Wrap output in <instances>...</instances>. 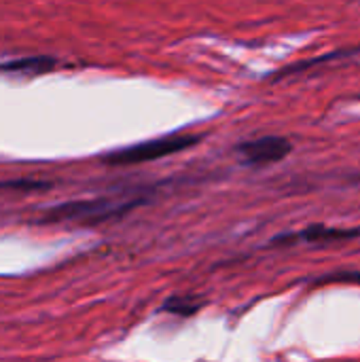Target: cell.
Returning a JSON list of instances; mask_svg holds the SVG:
<instances>
[{
    "mask_svg": "<svg viewBox=\"0 0 360 362\" xmlns=\"http://www.w3.org/2000/svg\"><path fill=\"white\" fill-rule=\"evenodd\" d=\"M199 308H202L199 303H193L191 299L185 297V299H170V301H166V308H163V310L174 312V314H180V316H191V314H195Z\"/></svg>",
    "mask_w": 360,
    "mask_h": 362,
    "instance_id": "8992f818",
    "label": "cell"
},
{
    "mask_svg": "<svg viewBox=\"0 0 360 362\" xmlns=\"http://www.w3.org/2000/svg\"><path fill=\"white\" fill-rule=\"evenodd\" d=\"M55 66L53 57L47 55H32V57H19L11 62L0 64V74H13V76H36L42 72H51Z\"/></svg>",
    "mask_w": 360,
    "mask_h": 362,
    "instance_id": "5b68a950",
    "label": "cell"
},
{
    "mask_svg": "<svg viewBox=\"0 0 360 362\" xmlns=\"http://www.w3.org/2000/svg\"><path fill=\"white\" fill-rule=\"evenodd\" d=\"M140 204V197H100V199H87V202H66L62 206L51 208L45 218L47 223L57 221H72L83 225H95L110 218H119L132 208Z\"/></svg>",
    "mask_w": 360,
    "mask_h": 362,
    "instance_id": "6da1fadb",
    "label": "cell"
},
{
    "mask_svg": "<svg viewBox=\"0 0 360 362\" xmlns=\"http://www.w3.org/2000/svg\"><path fill=\"white\" fill-rule=\"evenodd\" d=\"M202 140L199 134H170L153 140H144L119 151H112L104 157V163L110 165H134V163H144V161H155L163 159L170 155H176L180 151H187L195 146Z\"/></svg>",
    "mask_w": 360,
    "mask_h": 362,
    "instance_id": "7a4b0ae2",
    "label": "cell"
},
{
    "mask_svg": "<svg viewBox=\"0 0 360 362\" xmlns=\"http://www.w3.org/2000/svg\"><path fill=\"white\" fill-rule=\"evenodd\" d=\"M360 235V229H344V227H325V225H312L308 229H301L297 233L280 235L272 244H325V242H342L352 240Z\"/></svg>",
    "mask_w": 360,
    "mask_h": 362,
    "instance_id": "277c9868",
    "label": "cell"
},
{
    "mask_svg": "<svg viewBox=\"0 0 360 362\" xmlns=\"http://www.w3.org/2000/svg\"><path fill=\"white\" fill-rule=\"evenodd\" d=\"M327 282H356L360 284V272H352V274H335L331 278H327Z\"/></svg>",
    "mask_w": 360,
    "mask_h": 362,
    "instance_id": "52a82bcc",
    "label": "cell"
},
{
    "mask_svg": "<svg viewBox=\"0 0 360 362\" xmlns=\"http://www.w3.org/2000/svg\"><path fill=\"white\" fill-rule=\"evenodd\" d=\"M238 155L248 165H269L286 159L293 151V142L282 136H265L257 140H248L240 144Z\"/></svg>",
    "mask_w": 360,
    "mask_h": 362,
    "instance_id": "3957f363",
    "label": "cell"
}]
</instances>
